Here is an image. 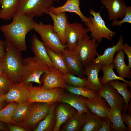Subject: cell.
<instances>
[{
	"instance_id": "37",
	"label": "cell",
	"mask_w": 131,
	"mask_h": 131,
	"mask_svg": "<svg viewBox=\"0 0 131 131\" xmlns=\"http://www.w3.org/2000/svg\"><path fill=\"white\" fill-rule=\"evenodd\" d=\"M12 83L3 75H0V95H5L10 89Z\"/></svg>"
},
{
	"instance_id": "47",
	"label": "cell",
	"mask_w": 131,
	"mask_h": 131,
	"mask_svg": "<svg viewBox=\"0 0 131 131\" xmlns=\"http://www.w3.org/2000/svg\"><path fill=\"white\" fill-rule=\"evenodd\" d=\"M1 0H0V2ZM0 10H1V9L0 8Z\"/></svg>"
},
{
	"instance_id": "24",
	"label": "cell",
	"mask_w": 131,
	"mask_h": 131,
	"mask_svg": "<svg viewBox=\"0 0 131 131\" xmlns=\"http://www.w3.org/2000/svg\"><path fill=\"white\" fill-rule=\"evenodd\" d=\"M34 103L26 101L18 103L14 111L11 122L22 124L31 112Z\"/></svg>"
},
{
	"instance_id": "4",
	"label": "cell",
	"mask_w": 131,
	"mask_h": 131,
	"mask_svg": "<svg viewBox=\"0 0 131 131\" xmlns=\"http://www.w3.org/2000/svg\"><path fill=\"white\" fill-rule=\"evenodd\" d=\"M100 11L96 12L94 10L90 9L89 13L93 17H89L88 21L85 25L91 32V35L97 43H101L103 38L108 41L112 40L113 36L116 34L115 32L110 30L106 25L105 22L100 15Z\"/></svg>"
},
{
	"instance_id": "3",
	"label": "cell",
	"mask_w": 131,
	"mask_h": 131,
	"mask_svg": "<svg viewBox=\"0 0 131 131\" xmlns=\"http://www.w3.org/2000/svg\"><path fill=\"white\" fill-rule=\"evenodd\" d=\"M49 67L35 56L24 59L20 82L30 84L32 82L39 84L42 83L40 80L41 75L46 73Z\"/></svg>"
},
{
	"instance_id": "20",
	"label": "cell",
	"mask_w": 131,
	"mask_h": 131,
	"mask_svg": "<svg viewBox=\"0 0 131 131\" xmlns=\"http://www.w3.org/2000/svg\"><path fill=\"white\" fill-rule=\"evenodd\" d=\"M63 5L55 7L53 5L49 9V11L55 15H58L63 12H69L77 14L82 21L85 23L89 20V17L85 16L81 11L80 6V0H66Z\"/></svg>"
},
{
	"instance_id": "45",
	"label": "cell",
	"mask_w": 131,
	"mask_h": 131,
	"mask_svg": "<svg viewBox=\"0 0 131 131\" xmlns=\"http://www.w3.org/2000/svg\"><path fill=\"white\" fill-rule=\"evenodd\" d=\"M0 130H7V128L4 123L1 122H0Z\"/></svg>"
},
{
	"instance_id": "38",
	"label": "cell",
	"mask_w": 131,
	"mask_h": 131,
	"mask_svg": "<svg viewBox=\"0 0 131 131\" xmlns=\"http://www.w3.org/2000/svg\"><path fill=\"white\" fill-rule=\"evenodd\" d=\"M123 19L120 21L117 20H113L111 24V26L114 27L117 25L120 27L123 23H127L131 24V6H127L125 15Z\"/></svg>"
},
{
	"instance_id": "40",
	"label": "cell",
	"mask_w": 131,
	"mask_h": 131,
	"mask_svg": "<svg viewBox=\"0 0 131 131\" xmlns=\"http://www.w3.org/2000/svg\"><path fill=\"white\" fill-rule=\"evenodd\" d=\"M112 123L108 118L105 119L102 123L101 126L98 131H111V130Z\"/></svg>"
},
{
	"instance_id": "28",
	"label": "cell",
	"mask_w": 131,
	"mask_h": 131,
	"mask_svg": "<svg viewBox=\"0 0 131 131\" xmlns=\"http://www.w3.org/2000/svg\"><path fill=\"white\" fill-rule=\"evenodd\" d=\"M120 107L116 106L111 108L108 118L112 123V131H129L128 127L124 124L121 116Z\"/></svg>"
},
{
	"instance_id": "1",
	"label": "cell",
	"mask_w": 131,
	"mask_h": 131,
	"mask_svg": "<svg viewBox=\"0 0 131 131\" xmlns=\"http://www.w3.org/2000/svg\"><path fill=\"white\" fill-rule=\"evenodd\" d=\"M33 17L20 13H16L10 23L4 24L0 28L6 40L21 51H26L25 41L27 33L34 29L36 22Z\"/></svg>"
},
{
	"instance_id": "11",
	"label": "cell",
	"mask_w": 131,
	"mask_h": 131,
	"mask_svg": "<svg viewBox=\"0 0 131 131\" xmlns=\"http://www.w3.org/2000/svg\"><path fill=\"white\" fill-rule=\"evenodd\" d=\"M30 84L20 82L12 83L9 90L5 95L6 102H15L21 103L27 101L30 97Z\"/></svg>"
},
{
	"instance_id": "6",
	"label": "cell",
	"mask_w": 131,
	"mask_h": 131,
	"mask_svg": "<svg viewBox=\"0 0 131 131\" xmlns=\"http://www.w3.org/2000/svg\"><path fill=\"white\" fill-rule=\"evenodd\" d=\"M55 2L59 1L58 0H19L16 13L33 17L41 16L47 14Z\"/></svg>"
},
{
	"instance_id": "39",
	"label": "cell",
	"mask_w": 131,
	"mask_h": 131,
	"mask_svg": "<svg viewBox=\"0 0 131 131\" xmlns=\"http://www.w3.org/2000/svg\"><path fill=\"white\" fill-rule=\"evenodd\" d=\"M122 49L127 56L128 60V66L131 68V47L127 43H124Z\"/></svg>"
},
{
	"instance_id": "10",
	"label": "cell",
	"mask_w": 131,
	"mask_h": 131,
	"mask_svg": "<svg viewBox=\"0 0 131 131\" xmlns=\"http://www.w3.org/2000/svg\"><path fill=\"white\" fill-rule=\"evenodd\" d=\"M89 32V29L85 28L82 23H71L68 22L65 33L67 49L70 51L73 50L78 41Z\"/></svg>"
},
{
	"instance_id": "17",
	"label": "cell",
	"mask_w": 131,
	"mask_h": 131,
	"mask_svg": "<svg viewBox=\"0 0 131 131\" xmlns=\"http://www.w3.org/2000/svg\"><path fill=\"white\" fill-rule=\"evenodd\" d=\"M60 103L56 105L55 109V123L54 131H60L62 126L77 112L69 105Z\"/></svg>"
},
{
	"instance_id": "14",
	"label": "cell",
	"mask_w": 131,
	"mask_h": 131,
	"mask_svg": "<svg viewBox=\"0 0 131 131\" xmlns=\"http://www.w3.org/2000/svg\"><path fill=\"white\" fill-rule=\"evenodd\" d=\"M69 72L80 77L83 78L84 68L78 58L76 50L72 51L66 48L61 53Z\"/></svg>"
},
{
	"instance_id": "7",
	"label": "cell",
	"mask_w": 131,
	"mask_h": 131,
	"mask_svg": "<svg viewBox=\"0 0 131 131\" xmlns=\"http://www.w3.org/2000/svg\"><path fill=\"white\" fill-rule=\"evenodd\" d=\"M98 46L96 40L87 33L78 41L74 49L77 51L79 60L83 67L92 62L99 54L97 51Z\"/></svg>"
},
{
	"instance_id": "35",
	"label": "cell",
	"mask_w": 131,
	"mask_h": 131,
	"mask_svg": "<svg viewBox=\"0 0 131 131\" xmlns=\"http://www.w3.org/2000/svg\"><path fill=\"white\" fill-rule=\"evenodd\" d=\"M18 104L15 102H9L5 107L0 110V122L6 123L11 122L14 111Z\"/></svg>"
},
{
	"instance_id": "36",
	"label": "cell",
	"mask_w": 131,
	"mask_h": 131,
	"mask_svg": "<svg viewBox=\"0 0 131 131\" xmlns=\"http://www.w3.org/2000/svg\"><path fill=\"white\" fill-rule=\"evenodd\" d=\"M65 82L68 85L73 87H85L87 77L81 78L70 73L64 75Z\"/></svg>"
},
{
	"instance_id": "5",
	"label": "cell",
	"mask_w": 131,
	"mask_h": 131,
	"mask_svg": "<svg viewBox=\"0 0 131 131\" xmlns=\"http://www.w3.org/2000/svg\"><path fill=\"white\" fill-rule=\"evenodd\" d=\"M34 29L40 35L45 46L54 52L61 53L66 48V46L62 44L51 24H45L41 22H36Z\"/></svg>"
},
{
	"instance_id": "34",
	"label": "cell",
	"mask_w": 131,
	"mask_h": 131,
	"mask_svg": "<svg viewBox=\"0 0 131 131\" xmlns=\"http://www.w3.org/2000/svg\"><path fill=\"white\" fill-rule=\"evenodd\" d=\"M65 90L69 92L89 99L93 98L98 95L94 90L85 87H73L67 85Z\"/></svg>"
},
{
	"instance_id": "13",
	"label": "cell",
	"mask_w": 131,
	"mask_h": 131,
	"mask_svg": "<svg viewBox=\"0 0 131 131\" xmlns=\"http://www.w3.org/2000/svg\"><path fill=\"white\" fill-rule=\"evenodd\" d=\"M44 74L42 88L46 89L59 88L65 90L67 85L64 74L61 72L53 67H49L48 72Z\"/></svg>"
},
{
	"instance_id": "15",
	"label": "cell",
	"mask_w": 131,
	"mask_h": 131,
	"mask_svg": "<svg viewBox=\"0 0 131 131\" xmlns=\"http://www.w3.org/2000/svg\"><path fill=\"white\" fill-rule=\"evenodd\" d=\"M101 66L92 62L84 67V75L87 77L85 87L93 90L98 93L101 90L103 86L98 76L101 70Z\"/></svg>"
},
{
	"instance_id": "29",
	"label": "cell",
	"mask_w": 131,
	"mask_h": 131,
	"mask_svg": "<svg viewBox=\"0 0 131 131\" xmlns=\"http://www.w3.org/2000/svg\"><path fill=\"white\" fill-rule=\"evenodd\" d=\"M57 102L53 104L47 115L39 123L34 131H53L55 123V110Z\"/></svg>"
},
{
	"instance_id": "21",
	"label": "cell",
	"mask_w": 131,
	"mask_h": 131,
	"mask_svg": "<svg viewBox=\"0 0 131 131\" xmlns=\"http://www.w3.org/2000/svg\"><path fill=\"white\" fill-rule=\"evenodd\" d=\"M124 42L123 38L120 35L119 41L116 45L106 48L103 55L98 54L92 62L105 66L108 65L113 63L114 55L116 52L122 49Z\"/></svg>"
},
{
	"instance_id": "27",
	"label": "cell",
	"mask_w": 131,
	"mask_h": 131,
	"mask_svg": "<svg viewBox=\"0 0 131 131\" xmlns=\"http://www.w3.org/2000/svg\"><path fill=\"white\" fill-rule=\"evenodd\" d=\"M19 0H1L0 19L6 21L12 18L16 13Z\"/></svg>"
},
{
	"instance_id": "16",
	"label": "cell",
	"mask_w": 131,
	"mask_h": 131,
	"mask_svg": "<svg viewBox=\"0 0 131 131\" xmlns=\"http://www.w3.org/2000/svg\"><path fill=\"white\" fill-rule=\"evenodd\" d=\"M98 95L103 98L111 108L119 106L123 112L125 106V101L117 90L108 83L103 85L101 90L98 93Z\"/></svg>"
},
{
	"instance_id": "12",
	"label": "cell",
	"mask_w": 131,
	"mask_h": 131,
	"mask_svg": "<svg viewBox=\"0 0 131 131\" xmlns=\"http://www.w3.org/2000/svg\"><path fill=\"white\" fill-rule=\"evenodd\" d=\"M83 101L92 113L104 119L108 118L111 108L106 100L98 95L89 99L83 97Z\"/></svg>"
},
{
	"instance_id": "44",
	"label": "cell",
	"mask_w": 131,
	"mask_h": 131,
	"mask_svg": "<svg viewBox=\"0 0 131 131\" xmlns=\"http://www.w3.org/2000/svg\"><path fill=\"white\" fill-rule=\"evenodd\" d=\"M6 102L5 95H0V110L3 108Z\"/></svg>"
},
{
	"instance_id": "46",
	"label": "cell",
	"mask_w": 131,
	"mask_h": 131,
	"mask_svg": "<svg viewBox=\"0 0 131 131\" xmlns=\"http://www.w3.org/2000/svg\"><path fill=\"white\" fill-rule=\"evenodd\" d=\"M0 75H3V71L1 61L0 59Z\"/></svg>"
},
{
	"instance_id": "43",
	"label": "cell",
	"mask_w": 131,
	"mask_h": 131,
	"mask_svg": "<svg viewBox=\"0 0 131 131\" xmlns=\"http://www.w3.org/2000/svg\"><path fill=\"white\" fill-rule=\"evenodd\" d=\"M5 55V41L0 40V59L2 60L4 57Z\"/></svg>"
},
{
	"instance_id": "22",
	"label": "cell",
	"mask_w": 131,
	"mask_h": 131,
	"mask_svg": "<svg viewBox=\"0 0 131 131\" xmlns=\"http://www.w3.org/2000/svg\"><path fill=\"white\" fill-rule=\"evenodd\" d=\"M83 97L70 93H63L57 102L68 104L80 113H86L89 110L83 101Z\"/></svg>"
},
{
	"instance_id": "19",
	"label": "cell",
	"mask_w": 131,
	"mask_h": 131,
	"mask_svg": "<svg viewBox=\"0 0 131 131\" xmlns=\"http://www.w3.org/2000/svg\"><path fill=\"white\" fill-rule=\"evenodd\" d=\"M47 14L50 16L53 21L54 31L58 35L62 44L66 46L65 33L68 21L66 12H62L58 15H55L49 11Z\"/></svg>"
},
{
	"instance_id": "41",
	"label": "cell",
	"mask_w": 131,
	"mask_h": 131,
	"mask_svg": "<svg viewBox=\"0 0 131 131\" xmlns=\"http://www.w3.org/2000/svg\"><path fill=\"white\" fill-rule=\"evenodd\" d=\"M8 128L10 131H28V130L23 125L20 126V125H18L16 124H12L10 123H6Z\"/></svg>"
},
{
	"instance_id": "8",
	"label": "cell",
	"mask_w": 131,
	"mask_h": 131,
	"mask_svg": "<svg viewBox=\"0 0 131 131\" xmlns=\"http://www.w3.org/2000/svg\"><path fill=\"white\" fill-rule=\"evenodd\" d=\"M30 95L27 101L53 104L57 102L61 95L64 93V89L56 88L46 89L41 86H29Z\"/></svg>"
},
{
	"instance_id": "30",
	"label": "cell",
	"mask_w": 131,
	"mask_h": 131,
	"mask_svg": "<svg viewBox=\"0 0 131 131\" xmlns=\"http://www.w3.org/2000/svg\"><path fill=\"white\" fill-rule=\"evenodd\" d=\"M86 120L81 131H98L104 119L91 112L89 110L86 112Z\"/></svg>"
},
{
	"instance_id": "42",
	"label": "cell",
	"mask_w": 131,
	"mask_h": 131,
	"mask_svg": "<svg viewBox=\"0 0 131 131\" xmlns=\"http://www.w3.org/2000/svg\"><path fill=\"white\" fill-rule=\"evenodd\" d=\"M123 121L127 125L129 131H131V117L129 115L125 113L121 114Z\"/></svg>"
},
{
	"instance_id": "25",
	"label": "cell",
	"mask_w": 131,
	"mask_h": 131,
	"mask_svg": "<svg viewBox=\"0 0 131 131\" xmlns=\"http://www.w3.org/2000/svg\"><path fill=\"white\" fill-rule=\"evenodd\" d=\"M117 52L113 62L116 72L121 77L130 79L131 78V69L125 63V53L122 49Z\"/></svg>"
},
{
	"instance_id": "32",
	"label": "cell",
	"mask_w": 131,
	"mask_h": 131,
	"mask_svg": "<svg viewBox=\"0 0 131 131\" xmlns=\"http://www.w3.org/2000/svg\"><path fill=\"white\" fill-rule=\"evenodd\" d=\"M107 83L115 89L123 98L125 104L123 111L126 112L131 98V94L128 89V87L129 86V84L125 82H121L118 80L110 81Z\"/></svg>"
},
{
	"instance_id": "33",
	"label": "cell",
	"mask_w": 131,
	"mask_h": 131,
	"mask_svg": "<svg viewBox=\"0 0 131 131\" xmlns=\"http://www.w3.org/2000/svg\"><path fill=\"white\" fill-rule=\"evenodd\" d=\"M46 48L53 67L64 75L69 73L61 53H56L46 46Z\"/></svg>"
},
{
	"instance_id": "18",
	"label": "cell",
	"mask_w": 131,
	"mask_h": 131,
	"mask_svg": "<svg viewBox=\"0 0 131 131\" xmlns=\"http://www.w3.org/2000/svg\"><path fill=\"white\" fill-rule=\"evenodd\" d=\"M103 5L108 10V20L121 19L124 16L127 6L123 0H100Z\"/></svg>"
},
{
	"instance_id": "2",
	"label": "cell",
	"mask_w": 131,
	"mask_h": 131,
	"mask_svg": "<svg viewBox=\"0 0 131 131\" xmlns=\"http://www.w3.org/2000/svg\"><path fill=\"white\" fill-rule=\"evenodd\" d=\"M5 55L1 60L3 75L12 83L20 82L23 59L21 51L5 40Z\"/></svg>"
},
{
	"instance_id": "26",
	"label": "cell",
	"mask_w": 131,
	"mask_h": 131,
	"mask_svg": "<svg viewBox=\"0 0 131 131\" xmlns=\"http://www.w3.org/2000/svg\"><path fill=\"white\" fill-rule=\"evenodd\" d=\"M86 117V113H76L63 125L62 131H80L84 126Z\"/></svg>"
},
{
	"instance_id": "23",
	"label": "cell",
	"mask_w": 131,
	"mask_h": 131,
	"mask_svg": "<svg viewBox=\"0 0 131 131\" xmlns=\"http://www.w3.org/2000/svg\"><path fill=\"white\" fill-rule=\"evenodd\" d=\"M31 43V49L35 56L46 64L49 67H53L47 53L45 46L35 34L32 35Z\"/></svg>"
},
{
	"instance_id": "9",
	"label": "cell",
	"mask_w": 131,
	"mask_h": 131,
	"mask_svg": "<svg viewBox=\"0 0 131 131\" xmlns=\"http://www.w3.org/2000/svg\"><path fill=\"white\" fill-rule=\"evenodd\" d=\"M53 104L35 103L31 112L22 125L28 131L34 130L47 115Z\"/></svg>"
},
{
	"instance_id": "31",
	"label": "cell",
	"mask_w": 131,
	"mask_h": 131,
	"mask_svg": "<svg viewBox=\"0 0 131 131\" xmlns=\"http://www.w3.org/2000/svg\"><path fill=\"white\" fill-rule=\"evenodd\" d=\"M114 67L115 65L113 63L107 66H101V69L103 72V75L102 77H99V79L102 84L103 85H104L110 81L118 80L126 82L131 88V81L127 80L119 76L116 75L113 70Z\"/></svg>"
}]
</instances>
